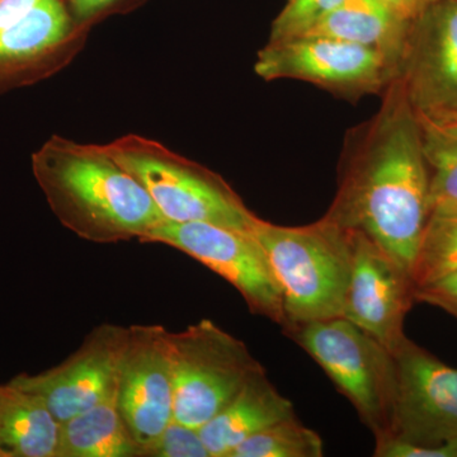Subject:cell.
Returning <instances> with one entry per match:
<instances>
[{"mask_svg":"<svg viewBox=\"0 0 457 457\" xmlns=\"http://www.w3.org/2000/svg\"><path fill=\"white\" fill-rule=\"evenodd\" d=\"M143 453L120 411L117 390L62 423L57 457H143Z\"/></svg>","mask_w":457,"mask_h":457,"instance_id":"cell-18","label":"cell"},{"mask_svg":"<svg viewBox=\"0 0 457 457\" xmlns=\"http://www.w3.org/2000/svg\"><path fill=\"white\" fill-rule=\"evenodd\" d=\"M411 22L396 16L383 0H345L303 35L369 47L383 54L398 71Z\"/></svg>","mask_w":457,"mask_h":457,"instance_id":"cell-16","label":"cell"},{"mask_svg":"<svg viewBox=\"0 0 457 457\" xmlns=\"http://www.w3.org/2000/svg\"><path fill=\"white\" fill-rule=\"evenodd\" d=\"M441 123H450V125H457V116L453 117V119L449 120V121H445Z\"/></svg>","mask_w":457,"mask_h":457,"instance_id":"cell-30","label":"cell"},{"mask_svg":"<svg viewBox=\"0 0 457 457\" xmlns=\"http://www.w3.org/2000/svg\"><path fill=\"white\" fill-rule=\"evenodd\" d=\"M40 0H0V29L25 17Z\"/></svg>","mask_w":457,"mask_h":457,"instance_id":"cell-26","label":"cell"},{"mask_svg":"<svg viewBox=\"0 0 457 457\" xmlns=\"http://www.w3.org/2000/svg\"><path fill=\"white\" fill-rule=\"evenodd\" d=\"M320 436L296 417L281 420L240 444L230 457H321Z\"/></svg>","mask_w":457,"mask_h":457,"instance_id":"cell-21","label":"cell"},{"mask_svg":"<svg viewBox=\"0 0 457 457\" xmlns=\"http://www.w3.org/2000/svg\"><path fill=\"white\" fill-rule=\"evenodd\" d=\"M73 33L64 0H40L25 17L0 29V92L49 74Z\"/></svg>","mask_w":457,"mask_h":457,"instance_id":"cell-14","label":"cell"},{"mask_svg":"<svg viewBox=\"0 0 457 457\" xmlns=\"http://www.w3.org/2000/svg\"><path fill=\"white\" fill-rule=\"evenodd\" d=\"M378 457H457V440L428 449H417L393 440H376Z\"/></svg>","mask_w":457,"mask_h":457,"instance_id":"cell-24","label":"cell"},{"mask_svg":"<svg viewBox=\"0 0 457 457\" xmlns=\"http://www.w3.org/2000/svg\"><path fill=\"white\" fill-rule=\"evenodd\" d=\"M353 405L376 440L387 435L396 386L393 352L343 317L287 330Z\"/></svg>","mask_w":457,"mask_h":457,"instance_id":"cell-5","label":"cell"},{"mask_svg":"<svg viewBox=\"0 0 457 457\" xmlns=\"http://www.w3.org/2000/svg\"><path fill=\"white\" fill-rule=\"evenodd\" d=\"M418 120L423 156L428 168L431 210L442 204H457V125L420 116Z\"/></svg>","mask_w":457,"mask_h":457,"instance_id":"cell-19","label":"cell"},{"mask_svg":"<svg viewBox=\"0 0 457 457\" xmlns=\"http://www.w3.org/2000/svg\"><path fill=\"white\" fill-rule=\"evenodd\" d=\"M128 332L129 328L117 324H101L55 368L17 375L8 384L37 395L64 423L116 392Z\"/></svg>","mask_w":457,"mask_h":457,"instance_id":"cell-11","label":"cell"},{"mask_svg":"<svg viewBox=\"0 0 457 457\" xmlns=\"http://www.w3.org/2000/svg\"><path fill=\"white\" fill-rule=\"evenodd\" d=\"M254 71L266 82L302 80L352 102L383 95L396 77L395 68L383 54L314 35L267 42L258 51Z\"/></svg>","mask_w":457,"mask_h":457,"instance_id":"cell-7","label":"cell"},{"mask_svg":"<svg viewBox=\"0 0 457 457\" xmlns=\"http://www.w3.org/2000/svg\"><path fill=\"white\" fill-rule=\"evenodd\" d=\"M343 2L345 0H286L284 8L273 20L269 41L303 35Z\"/></svg>","mask_w":457,"mask_h":457,"instance_id":"cell-22","label":"cell"},{"mask_svg":"<svg viewBox=\"0 0 457 457\" xmlns=\"http://www.w3.org/2000/svg\"><path fill=\"white\" fill-rule=\"evenodd\" d=\"M457 270V204L431 210L416 264L413 281L417 287Z\"/></svg>","mask_w":457,"mask_h":457,"instance_id":"cell-20","label":"cell"},{"mask_svg":"<svg viewBox=\"0 0 457 457\" xmlns=\"http://www.w3.org/2000/svg\"><path fill=\"white\" fill-rule=\"evenodd\" d=\"M174 420L200 429L254 375L266 371L245 343L209 319L170 332Z\"/></svg>","mask_w":457,"mask_h":457,"instance_id":"cell-6","label":"cell"},{"mask_svg":"<svg viewBox=\"0 0 457 457\" xmlns=\"http://www.w3.org/2000/svg\"><path fill=\"white\" fill-rule=\"evenodd\" d=\"M62 423L35 394L0 385V457H57Z\"/></svg>","mask_w":457,"mask_h":457,"instance_id":"cell-17","label":"cell"},{"mask_svg":"<svg viewBox=\"0 0 457 457\" xmlns=\"http://www.w3.org/2000/svg\"><path fill=\"white\" fill-rule=\"evenodd\" d=\"M395 79L417 116H457V0H438L411 21Z\"/></svg>","mask_w":457,"mask_h":457,"instance_id":"cell-10","label":"cell"},{"mask_svg":"<svg viewBox=\"0 0 457 457\" xmlns=\"http://www.w3.org/2000/svg\"><path fill=\"white\" fill-rule=\"evenodd\" d=\"M396 386L387 435L417 449L457 440V369L405 339L394 352Z\"/></svg>","mask_w":457,"mask_h":457,"instance_id":"cell-9","label":"cell"},{"mask_svg":"<svg viewBox=\"0 0 457 457\" xmlns=\"http://www.w3.org/2000/svg\"><path fill=\"white\" fill-rule=\"evenodd\" d=\"M116 0H71L74 16L79 22H86L101 13Z\"/></svg>","mask_w":457,"mask_h":457,"instance_id":"cell-28","label":"cell"},{"mask_svg":"<svg viewBox=\"0 0 457 457\" xmlns=\"http://www.w3.org/2000/svg\"><path fill=\"white\" fill-rule=\"evenodd\" d=\"M294 417L293 403L276 389L266 371H262L246 381L239 393L198 431L210 456L230 457L255 433Z\"/></svg>","mask_w":457,"mask_h":457,"instance_id":"cell-15","label":"cell"},{"mask_svg":"<svg viewBox=\"0 0 457 457\" xmlns=\"http://www.w3.org/2000/svg\"><path fill=\"white\" fill-rule=\"evenodd\" d=\"M381 97L378 112L345 135L338 189L324 218L365 234L413 278L431 215L428 168L402 84L394 79Z\"/></svg>","mask_w":457,"mask_h":457,"instance_id":"cell-1","label":"cell"},{"mask_svg":"<svg viewBox=\"0 0 457 457\" xmlns=\"http://www.w3.org/2000/svg\"><path fill=\"white\" fill-rule=\"evenodd\" d=\"M104 147L143 186L165 220L212 222L251 233L257 215L215 171L140 135H125Z\"/></svg>","mask_w":457,"mask_h":457,"instance_id":"cell-4","label":"cell"},{"mask_svg":"<svg viewBox=\"0 0 457 457\" xmlns=\"http://www.w3.org/2000/svg\"><path fill=\"white\" fill-rule=\"evenodd\" d=\"M416 302L444 308L457 302V270L416 288Z\"/></svg>","mask_w":457,"mask_h":457,"instance_id":"cell-25","label":"cell"},{"mask_svg":"<svg viewBox=\"0 0 457 457\" xmlns=\"http://www.w3.org/2000/svg\"><path fill=\"white\" fill-rule=\"evenodd\" d=\"M144 457H212L197 428L171 420L164 431L147 445Z\"/></svg>","mask_w":457,"mask_h":457,"instance_id":"cell-23","label":"cell"},{"mask_svg":"<svg viewBox=\"0 0 457 457\" xmlns=\"http://www.w3.org/2000/svg\"><path fill=\"white\" fill-rule=\"evenodd\" d=\"M383 2L396 16L411 22L438 0H383Z\"/></svg>","mask_w":457,"mask_h":457,"instance_id":"cell-27","label":"cell"},{"mask_svg":"<svg viewBox=\"0 0 457 457\" xmlns=\"http://www.w3.org/2000/svg\"><path fill=\"white\" fill-rule=\"evenodd\" d=\"M351 233L352 270L342 317L394 353L407 339L404 320L416 302V285L374 240Z\"/></svg>","mask_w":457,"mask_h":457,"instance_id":"cell-12","label":"cell"},{"mask_svg":"<svg viewBox=\"0 0 457 457\" xmlns=\"http://www.w3.org/2000/svg\"><path fill=\"white\" fill-rule=\"evenodd\" d=\"M170 335L158 324H137L129 327L123 350L117 403L144 450L174 420Z\"/></svg>","mask_w":457,"mask_h":457,"instance_id":"cell-13","label":"cell"},{"mask_svg":"<svg viewBox=\"0 0 457 457\" xmlns=\"http://www.w3.org/2000/svg\"><path fill=\"white\" fill-rule=\"evenodd\" d=\"M441 309L457 319V302L447 303V305H445L444 308Z\"/></svg>","mask_w":457,"mask_h":457,"instance_id":"cell-29","label":"cell"},{"mask_svg":"<svg viewBox=\"0 0 457 457\" xmlns=\"http://www.w3.org/2000/svg\"><path fill=\"white\" fill-rule=\"evenodd\" d=\"M141 243H158L200 262L234 286L254 314L284 327L281 291L260 243L248 231L212 222L164 220Z\"/></svg>","mask_w":457,"mask_h":457,"instance_id":"cell-8","label":"cell"},{"mask_svg":"<svg viewBox=\"0 0 457 457\" xmlns=\"http://www.w3.org/2000/svg\"><path fill=\"white\" fill-rule=\"evenodd\" d=\"M260 243L284 303L286 330L342 317L352 270V233L335 222L282 227L255 219Z\"/></svg>","mask_w":457,"mask_h":457,"instance_id":"cell-3","label":"cell"},{"mask_svg":"<svg viewBox=\"0 0 457 457\" xmlns=\"http://www.w3.org/2000/svg\"><path fill=\"white\" fill-rule=\"evenodd\" d=\"M32 173L57 220L87 242H141L164 220L104 145L54 135L33 153Z\"/></svg>","mask_w":457,"mask_h":457,"instance_id":"cell-2","label":"cell"}]
</instances>
